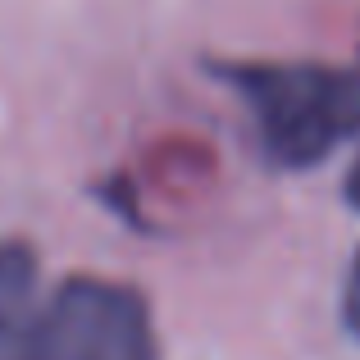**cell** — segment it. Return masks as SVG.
<instances>
[{
	"label": "cell",
	"instance_id": "cell-1",
	"mask_svg": "<svg viewBox=\"0 0 360 360\" xmlns=\"http://www.w3.org/2000/svg\"><path fill=\"white\" fill-rule=\"evenodd\" d=\"M0 360H160L150 301L101 274L46 283L27 242H0Z\"/></svg>",
	"mask_w": 360,
	"mask_h": 360
},
{
	"label": "cell",
	"instance_id": "cell-2",
	"mask_svg": "<svg viewBox=\"0 0 360 360\" xmlns=\"http://www.w3.org/2000/svg\"><path fill=\"white\" fill-rule=\"evenodd\" d=\"M210 73L238 91L274 169H315L360 137V64L210 60Z\"/></svg>",
	"mask_w": 360,
	"mask_h": 360
},
{
	"label": "cell",
	"instance_id": "cell-3",
	"mask_svg": "<svg viewBox=\"0 0 360 360\" xmlns=\"http://www.w3.org/2000/svg\"><path fill=\"white\" fill-rule=\"evenodd\" d=\"M342 324L360 338V251L347 269V283H342Z\"/></svg>",
	"mask_w": 360,
	"mask_h": 360
},
{
	"label": "cell",
	"instance_id": "cell-4",
	"mask_svg": "<svg viewBox=\"0 0 360 360\" xmlns=\"http://www.w3.org/2000/svg\"><path fill=\"white\" fill-rule=\"evenodd\" d=\"M342 196H347V205H352V210H360V160L352 165V174H347V187H342Z\"/></svg>",
	"mask_w": 360,
	"mask_h": 360
}]
</instances>
